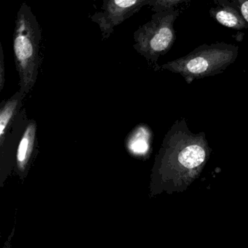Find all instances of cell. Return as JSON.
<instances>
[{
  "label": "cell",
  "instance_id": "8fae6325",
  "mask_svg": "<svg viewBox=\"0 0 248 248\" xmlns=\"http://www.w3.org/2000/svg\"><path fill=\"white\" fill-rule=\"evenodd\" d=\"M5 82V66L4 60L3 50L2 45H0V91L3 89Z\"/></svg>",
  "mask_w": 248,
  "mask_h": 248
},
{
  "label": "cell",
  "instance_id": "7c38bea8",
  "mask_svg": "<svg viewBox=\"0 0 248 248\" xmlns=\"http://www.w3.org/2000/svg\"><path fill=\"white\" fill-rule=\"evenodd\" d=\"M248 25V0H233Z\"/></svg>",
  "mask_w": 248,
  "mask_h": 248
},
{
  "label": "cell",
  "instance_id": "6da1fadb",
  "mask_svg": "<svg viewBox=\"0 0 248 248\" xmlns=\"http://www.w3.org/2000/svg\"><path fill=\"white\" fill-rule=\"evenodd\" d=\"M211 152L205 133H193L182 118L165 135L156 166L172 192L184 191L201 174Z\"/></svg>",
  "mask_w": 248,
  "mask_h": 248
},
{
  "label": "cell",
  "instance_id": "9c48e42d",
  "mask_svg": "<svg viewBox=\"0 0 248 248\" xmlns=\"http://www.w3.org/2000/svg\"><path fill=\"white\" fill-rule=\"evenodd\" d=\"M127 136V145L130 151L139 155H146L151 149L152 141V130L145 124L137 126Z\"/></svg>",
  "mask_w": 248,
  "mask_h": 248
},
{
  "label": "cell",
  "instance_id": "8992f818",
  "mask_svg": "<svg viewBox=\"0 0 248 248\" xmlns=\"http://www.w3.org/2000/svg\"><path fill=\"white\" fill-rule=\"evenodd\" d=\"M209 14L220 25L235 30H248V25L233 0H216Z\"/></svg>",
  "mask_w": 248,
  "mask_h": 248
},
{
  "label": "cell",
  "instance_id": "277c9868",
  "mask_svg": "<svg viewBox=\"0 0 248 248\" xmlns=\"http://www.w3.org/2000/svg\"><path fill=\"white\" fill-rule=\"evenodd\" d=\"M182 10L174 9L156 13L149 22L134 33L135 50L145 58L157 71V61L166 54L176 40L174 23Z\"/></svg>",
  "mask_w": 248,
  "mask_h": 248
},
{
  "label": "cell",
  "instance_id": "52a82bcc",
  "mask_svg": "<svg viewBox=\"0 0 248 248\" xmlns=\"http://www.w3.org/2000/svg\"><path fill=\"white\" fill-rule=\"evenodd\" d=\"M37 123L30 120L23 133L17 149V165L20 169L24 170L30 162L37 143Z\"/></svg>",
  "mask_w": 248,
  "mask_h": 248
},
{
  "label": "cell",
  "instance_id": "30bf717a",
  "mask_svg": "<svg viewBox=\"0 0 248 248\" xmlns=\"http://www.w3.org/2000/svg\"><path fill=\"white\" fill-rule=\"evenodd\" d=\"M187 2L186 0H149V5L156 14L174 10L178 5Z\"/></svg>",
  "mask_w": 248,
  "mask_h": 248
},
{
  "label": "cell",
  "instance_id": "5b68a950",
  "mask_svg": "<svg viewBox=\"0 0 248 248\" xmlns=\"http://www.w3.org/2000/svg\"><path fill=\"white\" fill-rule=\"evenodd\" d=\"M149 0H105L101 11L95 13L91 19L98 24L104 40L111 36L117 26L139 12Z\"/></svg>",
  "mask_w": 248,
  "mask_h": 248
},
{
  "label": "cell",
  "instance_id": "ba28073f",
  "mask_svg": "<svg viewBox=\"0 0 248 248\" xmlns=\"http://www.w3.org/2000/svg\"><path fill=\"white\" fill-rule=\"evenodd\" d=\"M25 94L21 91L16 93L9 100L3 101L0 108V143L3 146L6 138L7 132L12 124L14 117L16 115L19 108L22 105L23 99Z\"/></svg>",
  "mask_w": 248,
  "mask_h": 248
},
{
  "label": "cell",
  "instance_id": "7a4b0ae2",
  "mask_svg": "<svg viewBox=\"0 0 248 248\" xmlns=\"http://www.w3.org/2000/svg\"><path fill=\"white\" fill-rule=\"evenodd\" d=\"M42 29L31 8L24 2L16 19L14 52L19 76V91L30 93L37 82L41 64Z\"/></svg>",
  "mask_w": 248,
  "mask_h": 248
},
{
  "label": "cell",
  "instance_id": "3957f363",
  "mask_svg": "<svg viewBox=\"0 0 248 248\" xmlns=\"http://www.w3.org/2000/svg\"><path fill=\"white\" fill-rule=\"evenodd\" d=\"M238 46L216 43L199 46L184 57L168 62L158 67L181 75L187 84L197 79L215 76L233 64L238 56Z\"/></svg>",
  "mask_w": 248,
  "mask_h": 248
}]
</instances>
